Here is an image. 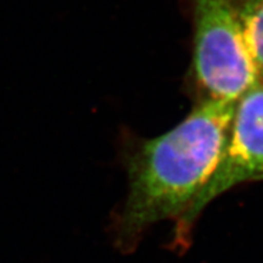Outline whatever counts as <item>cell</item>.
<instances>
[{
	"label": "cell",
	"instance_id": "obj_1",
	"mask_svg": "<svg viewBox=\"0 0 263 263\" xmlns=\"http://www.w3.org/2000/svg\"><path fill=\"white\" fill-rule=\"evenodd\" d=\"M236 103L209 100L172 129L144 141L128 162V195L115 215V244L133 250L151 226L178 222L215 172Z\"/></svg>",
	"mask_w": 263,
	"mask_h": 263
},
{
	"label": "cell",
	"instance_id": "obj_2",
	"mask_svg": "<svg viewBox=\"0 0 263 263\" xmlns=\"http://www.w3.org/2000/svg\"><path fill=\"white\" fill-rule=\"evenodd\" d=\"M193 62L209 100L236 103L261 81L234 0L194 2Z\"/></svg>",
	"mask_w": 263,
	"mask_h": 263
},
{
	"label": "cell",
	"instance_id": "obj_3",
	"mask_svg": "<svg viewBox=\"0 0 263 263\" xmlns=\"http://www.w3.org/2000/svg\"><path fill=\"white\" fill-rule=\"evenodd\" d=\"M257 179H263V80L236 101L228 139L215 172L174 224V248L185 249L197 217L212 200L239 184Z\"/></svg>",
	"mask_w": 263,
	"mask_h": 263
},
{
	"label": "cell",
	"instance_id": "obj_4",
	"mask_svg": "<svg viewBox=\"0 0 263 263\" xmlns=\"http://www.w3.org/2000/svg\"><path fill=\"white\" fill-rule=\"evenodd\" d=\"M250 54L263 80V0H234Z\"/></svg>",
	"mask_w": 263,
	"mask_h": 263
}]
</instances>
